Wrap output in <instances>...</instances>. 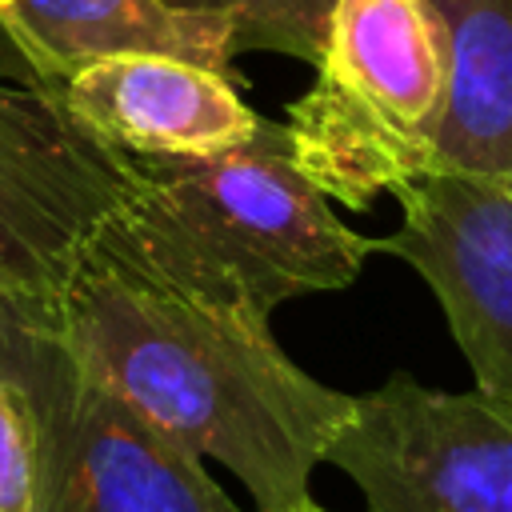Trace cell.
<instances>
[{
	"mask_svg": "<svg viewBox=\"0 0 512 512\" xmlns=\"http://www.w3.org/2000/svg\"><path fill=\"white\" fill-rule=\"evenodd\" d=\"M48 332L160 436L232 468L260 512L308 504L312 468L356 404L296 368L268 320L164 288L96 244Z\"/></svg>",
	"mask_w": 512,
	"mask_h": 512,
	"instance_id": "obj_1",
	"label": "cell"
},
{
	"mask_svg": "<svg viewBox=\"0 0 512 512\" xmlns=\"http://www.w3.org/2000/svg\"><path fill=\"white\" fill-rule=\"evenodd\" d=\"M140 180L92 240L124 268L216 308L276 304L356 280L372 248L300 172L288 124L216 156H132Z\"/></svg>",
	"mask_w": 512,
	"mask_h": 512,
	"instance_id": "obj_2",
	"label": "cell"
},
{
	"mask_svg": "<svg viewBox=\"0 0 512 512\" xmlns=\"http://www.w3.org/2000/svg\"><path fill=\"white\" fill-rule=\"evenodd\" d=\"M444 84V36L424 0H336L316 84L288 104L300 172L344 208L428 172Z\"/></svg>",
	"mask_w": 512,
	"mask_h": 512,
	"instance_id": "obj_3",
	"label": "cell"
},
{
	"mask_svg": "<svg viewBox=\"0 0 512 512\" xmlns=\"http://www.w3.org/2000/svg\"><path fill=\"white\" fill-rule=\"evenodd\" d=\"M0 376L36 420V512H240L184 452L96 384L40 324L0 312Z\"/></svg>",
	"mask_w": 512,
	"mask_h": 512,
	"instance_id": "obj_4",
	"label": "cell"
},
{
	"mask_svg": "<svg viewBox=\"0 0 512 512\" xmlns=\"http://www.w3.org/2000/svg\"><path fill=\"white\" fill-rule=\"evenodd\" d=\"M140 168L52 84H0V312L52 328L60 296Z\"/></svg>",
	"mask_w": 512,
	"mask_h": 512,
	"instance_id": "obj_5",
	"label": "cell"
},
{
	"mask_svg": "<svg viewBox=\"0 0 512 512\" xmlns=\"http://www.w3.org/2000/svg\"><path fill=\"white\" fill-rule=\"evenodd\" d=\"M324 460L356 480L368 512H512V400L396 372L356 396Z\"/></svg>",
	"mask_w": 512,
	"mask_h": 512,
	"instance_id": "obj_6",
	"label": "cell"
},
{
	"mask_svg": "<svg viewBox=\"0 0 512 512\" xmlns=\"http://www.w3.org/2000/svg\"><path fill=\"white\" fill-rule=\"evenodd\" d=\"M392 196L404 208L400 232L372 248L420 272L476 388L512 400V180L420 172Z\"/></svg>",
	"mask_w": 512,
	"mask_h": 512,
	"instance_id": "obj_7",
	"label": "cell"
},
{
	"mask_svg": "<svg viewBox=\"0 0 512 512\" xmlns=\"http://www.w3.org/2000/svg\"><path fill=\"white\" fill-rule=\"evenodd\" d=\"M68 112L124 156H216L256 132L228 76L172 56H108L60 84Z\"/></svg>",
	"mask_w": 512,
	"mask_h": 512,
	"instance_id": "obj_8",
	"label": "cell"
},
{
	"mask_svg": "<svg viewBox=\"0 0 512 512\" xmlns=\"http://www.w3.org/2000/svg\"><path fill=\"white\" fill-rule=\"evenodd\" d=\"M0 28L52 88L108 56H172L236 80L232 28L164 0H8Z\"/></svg>",
	"mask_w": 512,
	"mask_h": 512,
	"instance_id": "obj_9",
	"label": "cell"
},
{
	"mask_svg": "<svg viewBox=\"0 0 512 512\" xmlns=\"http://www.w3.org/2000/svg\"><path fill=\"white\" fill-rule=\"evenodd\" d=\"M440 24L448 84L428 172L512 180V0H424Z\"/></svg>",
	"mask_w": 512,
	"mask_h": 512,
	"instance_id": "obj_10",
	"label": "cell"
},
{
	"mask_svg": "<svg viewBox=\"0 0 512 512\" xmlns=\"http://www.w3.org/2000/svg\"><path fill=\"white\" fill-rule=\"evenodd\" d=\"M164 4L224 20L232 28L236 52H280L316 68L336 0H164Z\"/></svg>",
	"mask_w": 512,
	"mask_h": 512,
	"instance_id": "obj_11",
	"label": "cell"
},
{
	"mask_svg": "<svg viewBox=\"0 0 512 512\" xmlns=\"http://www.w3.org/2000/svg\"><path fill=\"white\" fill-rule=\"evenodd\" d=\"M0 512H36V420L8 376H0Z\"/></svg>",
	"mask_w": 512,
	"mask_h": 512,
	"instance_id": "obj_12",
	"label": "cell"
},
{
	"mask_svg": "<svg viewBox=\"0 0 512 512\" xmlns=\"http://www.w3.org/2000/svg\"><path fill=\"white\" fill-rule=\"evenodd\" d=\"M292 512H324V508H320V504H312V500H308V504H300V508H292Z\"/></svg>",
	"mask_w": 512,
	"mask_h": 512,
	"instance_id": "obj_13",
	"label": "cell"
},
{
	"mask_svg": "<svg viewBox=\"0 0 512 512\" xmlns=\"http://www.w3.org/2000/svg\"><path fill=\"white\" fill-rule=\"evenodd\" d=\"M4 4H8V0H0V8H4Z\"/></svg>",
	"mask_w": 512,
	"mask_h": 512,
	"instance_id": "obj_14",
	"label": "cell"
}]
</instances>
